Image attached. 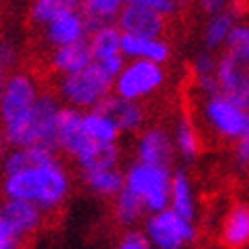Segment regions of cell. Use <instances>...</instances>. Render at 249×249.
<instances>
[{"instance_id":"1","label":"cell","mask_w":249,"mask_h":249,"mask_svg":"<svg viewBox=\"0 0 249 249\" xmlns=\"http://www.w3.org/2000/svg\"><path fill=\"white\" fill-rule=\"evenodd\" d=\"M0 190L8 198H23L39 204L49 214L68 200L71 192V176L59 158L47 163L2 176Z\"/></svg>"},{"instance_id":"2","label":"cell","mask_w":249,"mask_h":249,"mask_svg":"<svg viewBox=\"0 0 249 249\" xmlns=\"http://www.w3.org/2000/svg\"><path fill=\"white\" fill-rule=\"evenodd\" d=\"M39 88L27 71H13L0 100V133L10 147L27 145Z\"/></svg>"},{"instance_id":"3","label":"cell","mask_w":249,"mask_h":249,"mask_svg":"<svg viewBox=\"0 0 249 249\" xmlns=\"http://www.w3.org/2000/svg\"><path fill=\"white\" fill-rule=\"evenodd\" d=\"M112 88H115V76H110L98 61H92L71 74H61L57 82L59 96L68 105L82 110L94 108L102 98L110 94Z\"/></svg>"},{"instance_id":"4","label":"cell","mask_w":249,"mask_h":249,"mask_svg":"<svg viewBox=\"0 0 249 249\" xmlns=\"http://www.w3.org/2000/svg\"><path fill=\"white\" fill-rule=\"evenodd\" d=\"M174 168L143 163L135 160L124 172V186L143 200L147 213H158L170 206Z\"/></svg>"},{"instance_id":"5","label":"cell","mask_w":249,"mask_h":249,"mask_svg":"<svg viewBox=\"0 0 249 249\" xmlns=\"http://www.w3.org/2000/svg\"><path fill=\"white\" fill-rule=\"evenodd\" d=\"M202 119L219 139L235 143L249 135V107L216 92L204 96Z\"/></svg>"},{"instance_id":"6","label":"cell","mask_w":249,"mask_h":249,"mask_svg":"<svg viewBox=\"0 0 249 249\" xmlns=\"http://www.w3.org/2000/svg\"><path fill=\"white\" fill-rule=\"evenodd\" d=\"M143 231L153 249H186L196 239L194 221L184 219L170 206L145 216Z\"/></svg>"},{"instance_id":"7","label":"cell","mask_w":249,"mask_h":249,"mask_svg":"<svg viewBox=\"0 0 249 249\" xmlns=\"http://www.w3.org/2000/svg\"><path fill=\"white\" fill-rule=\"evenodd\" d=\"M165 82V71L161 64L151 59H131L124 64L121 74L115 78L112 92L129 100H143L158 92Z\"/></svg>"},{"instance_id":"8","label":"cell","mask_w":249,"mask_h":249,"mask_svg":"<svg viewBox=\"0 0 249 249\" xmlns=\"http://www.w3.org/2000/svg\"><path fill=\"white\" fill-rule=\"evenodd\" d=\"M176 158H178V151H176L174 135L168 129L145 127L139 131L137 143H135V160L137 161L174 168Z\"/></svg>"},{"instance_id":"9","label":"cell","mask_w":249,"mask_h":249,"mask_svg":"<svg viewBox=\"0 0 249 249\" xmlns=\"http://www.w3.org/2000/svg\"><path fill=\"white\" fill-rule=\"evenodd\" d=\"M82 108H76L71 105L61 107L57 112V149L71 160H78L92 143L88 133L82 124Z\"/></svg>"},{"instance_id":"10","label":"cell","mask_w":249,"mask_h":249,"mask_svg":"<svg viewBox=\"0 0 249 249\" xmlns=\"http://www.w3.org/2000/svg\"><path fill=\"white\" fill-rule=\"evenodd\" d=\"M216 82H219L221 94L229 96L239 102V105L247 107V102H249V68L227 49L216 57Z\"/></svg>"},{"instance_id":"11","label":"cell","mask_w":249,"mask_h":249,"mask_svg":"<svg viewBox=\"0 0 249 249\" xmlns=\"http://www.w3.org/2000/svg\"><path fill=\"white\" fill-rule=\"evenodd\" d=\"M117 20L123 33L139 37H161L168 31L165 15L147 4H124Z\"/></svg>"},{"instance_id":"12","label":"cell","mask_w":249,"mask_h":249,"mask_svg":"<svg viewBox=\"0 0 249 249\" xmlns=\"http://www.w3.org/2000/svg\"><path fill=\"white\" fill-rule=\"evenodd\" d=\"M0 216H2L18 235H23L27 239V237L35 235L41 227L45 225V219L49 216V213L31 200L8 198V196H4V200L0 202Z\"/></svg>"},{"instance_id":"13","label":"cell","mask_w":249,"mask_h":249,"mask_svg":"<svg viewBox=\"0 0 249 249\" xmlns=\"http://www.w3.org/2000/svg\"><path fill=\"white\" fill-rule=\"evenodd\" d=\"M94 110L110 117L123 133H139L145 124V108L139 105V100L123 98L115 92L102 98L94 107Z\"/></svg>"},{"instance_id":"14","label":"cell","mask_w":249,"mask_h":249,"mask_svg":"<svg viewBox=\"0 0 249 249\" xmlns=\"http://www.w3.org/2000/svg\"><path fill=\"white\" fill-rule=\"evenodd\" d=\"M57 153L59 151L43 147V145H15V147H8L0 158V172L2 176H8L27 168H35V165L55 160Z\"/></svg>"},{"instance_id":"15","label":"cell","mask_w":249,"mask_h":249,"mask_svg":"<svg viewBox=\"0 0 249 249\" xmlns=\"http://www.w3.org/2000/svg\"><path fill=\"white\" fill-rule=\"evenodd\" d=\"M82 37H88V31L84 25V17L82 13H76V8L61 10L59 15L49 20L45 29V41L51 47L66 45Z\"/></svg>"},{"instance_id":"16","label":"cell","mask_w":249,"mask_h":249,"mask_svg":"<svg viewBox=\"0 0 249 249\" xmlns=\"http://www.w3.org/2000/svg\"><path fill=\"white\" fill-rule=\"evenodd\" d=\"M92 61H94V55H92L90 39L82 37L78 41L59 45L51 51L49 68L53 71H59V74H71V71L86 68L88 64H92Z\"/></svg>"},{"instance_id":"17","label":"cell","mask_w":249,"mask_h":249,"mask_svg":"<svg viewBox=\"0 0 249 249\" xmlns=\"http://www.w3.org/2000/svg\"><path fill=\"white\" fill-rule=\"evenodd\" d=\"M121 51L131 59H151L158 64H165L172 53L170 45L160 37H139L131 33H123Z\"/></svg>"},{"instance_id":"18","label":"cell","mask_w":249,"mask_h":249,"mask_svg":"<svg viewBox=\"0 0 249 249\" xmlns=\"http://www.w3.org/2000/svg\"><path fill=\"white\" fill-rule=\"evenodd\" d=\"M221 239L229 249H243L249 245V206L239 202L227 213L223 221Z\"/></svg>"},{"instance_id":"19","label":"cell","mask_w":249,"mask_h":249,"mask_svg":"<svg viewBox=\"0 0 249 249\" xmlns=\"http://www.w3.org/2000/svg\"><path fill=\"white\" fill-rule=\"evenodd\" d=\"M82 182L86 190L100 198H115V196L124 188V172L121 168H107V170H90L80 172Z\"/></svg>"},{"instance_id":"20","label":"cell","mask_w":249,"mask_h":249,"mask_svg":"<svg viewBox=\"0 0 249 249\" xmlns=\"http://www.w3.org/2000/svg\"><path fill=\"white\" fill-rule=\"evenodd\" d=\"M121 158H123V149H121L119 141L117 143H92L76 160V165L80 172L119 168Z\"/></svg>"},{"instance_id":"21","label":"cell","mask_w":249,"mask_h":249,"mask_svg":"<svg viewBox=\"0 0 249 249\" xmlns=\"http://www.w3.org/2000/svg\"><path fill=\"white\" fill-rule=\"evenodd\" d=\"M170 209L180 213L184 219L194 221L196 219V198L192 180L186 170L178 168L172 174V190H170Z\"/></svg>"},{"instance_id":"22","label":"cell","mask_w":249,"mask_h":249,"mask_svg":"<svg viewBox=\"0 0 249 249\" xmlns=\"http://www.w3.org/2000/svg\"><path fill=\"white\" fill-rule=\"evenodd\" d=\"M147 209H145L143 200L135 192H131L127 186L112 198V219L117 221V225L131 229L137 227L145 216H147Z\"/></svg>"},{"instance_id":"23","label":"cell","mask_w":249,"mask_h":249,"mask_svg":"<svg viewBox=\"0 0 249 249\" xmlns=\"http://www.w3.org/2000/svg\"><path fill=\"white\" fill-rule=\"evenodd\" d=\"M121 0H82L80 13L84 17V25L88 35L102 25H110L119 18L121 13Z\"/></svg>"},{"instance_id":"24","label":"cell","mask_w":249,"mask_h":249,"mask_svg":"<svg viewBox=\"0 0 249 249\" xmlns=\"http://www.w3.org/2000/svg\"><path fill=\"white\" fill-rule=\"evenodd\" d=\"M174 143H176L178 158L186 163H192L200 155V135H198V129H196V124L190 117L182 115L178 121H176Z\"/></svg>"},{"instance_id":"25","label":"cell","mask_w":249,"mask_h":249,"mask_svg":"<svg viewBox=\"0 0 249 249\" xmlns=\"http://www.w3.org/2000/svg\"><path fill=\"white\" fill-rule=\"evenodd\" d=\"M90 39V47H92V55L94 61H105L112 55L123 53L121 51V41H123V31L117 25H102L96 31H92L88 35Z\"/></svg>"},{"instance_id":"26","label":"cell","mask_w":249,"mask_h":249,"mask_svg":"<svg viewBox=\"0 0 249 249\" xmlns=\"http://www.w3.org/2000/svg\"><path fill=\"white\" fill-rule=\"evenodd\" d=\"M82 124H84L88 137L96 143H117L123 135V131L119 129V124L107 115H102V112L94 110V108L84 110V115H82Z\"/></svg>"},{"instance_id":"27","label":"cell","mask_w":249,"mask_h":249,"mask_svg":"<svg viewBox=\"0 0 249 249\" xmlns=\"http://www.w3.org/2000/svg\"><path fill=\"white\" fill-rule=\"evenodd\" d=\"M235 18H237V10L235 8H227V10H219L214 13V17L209 20L204 31V45L206 49H219L221 45H225L227 37H229L231 29L235 27Z\"/></svg>"},{"instance_id":"28","label":"cell","mask_w":249,"mask_h":249,"mask_svg":"<svg viewBox=\"0 0 249 249\" xmlns=\"http://www.w3.org/2000/svg\"><path fill=\"white\" fill-rule=\"evenodd\" d=\"M82 0H33L31 4V18L35 25H47L55 15L68 8H80Z\"/></svg>"},{"instance_id":"29","label":"cell","mask_w":249,"mask_h":249,"mask_svg":"<svg viewBox=\"0 0 249 249\" xmlns=\"http://www.w3.org/2000/svg\"><path fill=\"white\" fill-rule=\"evenodd\" d=\"M225 49L237 55L249 68V25H235L225 41Z\"/></svg>"},{"instance_id":"30","label":"cell","mask_w":249,"mask_h":249,"mask_svg":"<svg viewBox=\"0 0 249 249\" xmlns=\"http://www.w3.org/2000/svg\"><path fill=\"white\" fill-rule=\"evenodd\" d=\"M117 249H153V245L147 239V235H145L143 229H135V227H131V229L124 231V235L119 239Z\"/></svg>"},{"instance_id":"31","label":"cell","mask_w":249,"mask_h":249,"mask_svg":"<svg viewBox=\"0 0 249 249\" xmlns=\"http://www.w3.org/2000/svg\"><path fill=\"white\" fill-rule=\"evenodd\" d=\"M25 237L18 235L2 216H0V249H23Z\"/></svg>"},{"instance_id":"32","label":"cell","mask_w":249,"mask_h":249,"mask_svg":"<svg viewBox=\"0 0 249 249\" xmlns=\"http://www.w3.org/2000/svg\"><path fill=\"white\" fill-rule=\"evenodd\" d=\"M233 160L237 163V168L249 172V135L233 143Z\"/></svg>"},{"instance_id":"33","label":"cell","mask_w":249,"mask_h":249,"mask_svg":"<svg viewBox=\"0 0 249 249\" xmlns=\"http://www.w3.org/2000/svg\"><path fill=\"white\" fill-rule=\"evenodd\" d=\"M17 59H18V53L15 45L8 43V41H0V66L6 70H13L17 66Z\"/></svg>"},{"instance_id":"34","label":"cell","mask_w":249,"mask_h":249,"mask_svg":"<svg viewBox=\"0 0 249 249\" xmlns=\"http://www.w3.org/2000/svg\"><path fill=\"white\" fill-rule=\"evenodd\" d=\"M202 10H206V13H219V10H223V0H198Z\"/></svg>"},{"instance_id":"35","label":"cell","mask_w":249,"mask_h":249,"mask_svg":"<svg viewBox=\"0 0 249 249\" xmlns=\"http://www.w3.org/2000/svg\"><path fill=\"white\" fill-rule=\"evenodd\" d=\"M6 80H8V70L0 66V100H2L4 88H6Z\"/></svg>"},{"instance_id":"36","label":"cell","mask_w":249,"mask_h":249,"mask_svg":"<svg viewBox=\"0 0 249 249\" xmlns=\"http://www.w3.org/2000/svg\"><path fill=\"white\" fill-rule=\"evenodd\" d=\"M247 107H249V102H247Z\"/></svg>"}]
</instances>
